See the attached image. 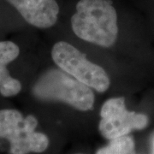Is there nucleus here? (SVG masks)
<instances>
[{
    "mask_svg": "<svg viewBox=\"0 0 154 154\" xmlns=\"http://www.w3.org/2000/svg\"><path fill=\"white\" fill-rule=\"evenodd\" d=\"M26 22L36 28H47L55 24L60 12L57 0H5Z\"/></svg>",
    "mask_w": 154,
    "mask_h": 154,
    "instance_id": "423d86ee",
    "label": "nucleus"
},
{
    "mask_svg": "<svg viewBox=\"0 0 154 154\" xmlns=\"http://www.w3.org/2000/svg\"><path fill=\"white\" fill-rule=\"evenodd\" d=\"M33 93L41 100L63 101L79 110H89L94 106L91 88L63 70L45 72L35 84Z\"/></svg>",
    "mask_w": 154,
    "mask_h": 154,
    "instance_id": "f03ea898",
    "label": "nucleus"
},
{
    "mask_svg": "<svg viewBox=\"0 0 154 154\" xmlns=\"http://www.w3.org/2000/svg\"><path fill=\"white\" fill-rule=\"evenodd\" d=\"M20 53V49L11 41L0 42V63L9 64L17 58Z\"/></svg>",
    "mask_w": 154,
    "mask_h": 154,
    "instance_id": "1a4fd4ad",
    "label": "nucleus"
},
{
    "mask_svg": "<svg viewBox=\"0 0 154 154\" xmlns=\"http://www.w3.org/2000/svg\"><path fill=\"white\" fill-rule=\"evenodd\" d=\"M152 154H154V136L152 138Z\"/></svg>",
    "mask_w": 154,
    "mask_h": 154,
    "instance_id": "9d476101",
    "label": "nucleus"
},
{
    "mask_svg": "<svg viewBox=\"0 0 154 154\" xmlns=\"http://www.w3.org/2000/svg\"><path fill=\"white\" fill-rule=\"evenodd\" d=\"M75 9L71 26L79 38L104 47L115 44L117 13L111 0H79Z\"/></svg>",
    "mask_w": 154,
    "mask_h": 154,
    "instance_id": "f257e3e1",
    "label": "nucleus"
},
{
    "mask_svg": "<svg viewBox=\"0 0 154 154\" xmlns=\"http://www.w3.org/2000/svg\"><path fill=\"white\" fill-rule=\"evenodd\" d=\"M110 140V143L98 150L96 154H134V141L130 136L124 135Z\"/></svg>",
    "mask_w": 154,
    "mask_h": 154,
    "instance_id": "0eeeda50",
    "label": "nucleus"
},
{
    "mask_svg": "<svg viewBox=\"0 0 154 154\" xmlns=\"http://www.w3.org/2000/svg\"><path fill=\"white\" fill-rule=\"evenodd\" d=\"M38 121L33 115L23 117L16 110H0V137L6 139L11 154L43 152L49 146V139L35 131Z\"/></svg>",
    "mask_w": 154,
    "mask_h": 154,
    "instance_id": "7ed1b4c3",
    "label": "nucleus"
},
{
    "mask_svg": "<svg viewBox=\"0 0 154 154\" xmlns=\"http://www.w3.org/2000/svg\"><path fill=\"white\" fill-rule=\"evenodd\" d=\"M79 154H80V153H79Z\"/></svg>",
    "mask_w": 154,
    "mask_h": 154,
    "instance_id": "9b49d317",
    "label": "nucleus"
},
{
    "mask_svg": "<svg viewBox=\"0 0 154 154\" xmlns=\"http://www.w3.org/2000/svg\"><path fill=\"white\" fill-rule=\"evenodd\" d=\"M22 90L21 82L9 73L7 64L0 63V94L5 97H12Z\"/></svg>",
    "mask_w": 154,
    "mask_h": 154,
    "instance_id": "6e6552de",
    "label": "nucleus"
},
{
    "mask_svg": "<svg viewBox=\"0 0 154 154\" xmlns=\"http://www.w3.org/2000/svg\"><path fill=\"white\" fill-rule=\"evenodd\" d=\"M99 129L108 140L127 135L134 129H142L148 123V117L143 114L128 111L123 98L108 99L100 111Z\"/></svg>",
    "mask_w": 154,
    "mask_h": 154,
    "instance_id": "39448f33",
    "label": "nucleus"
},
{
    "mask_svg": "<svg viewBox=\"0 0 154 154\" xmlns=\"http://www.w3.org/2000/svg\"><path fill=\"white\" fill-rule=\"evenodd\" d=\"M51 57L62 70L89 88L104 93L110 87V78L105 69L88 61L82 52L70 44L64 41L56 43Z\"/></svg>",
    "mask_w": 154,
    "mask_h": 154,
    "instance_id": "20e7f679",
    "label": "nucleus"
}]
</instances>
